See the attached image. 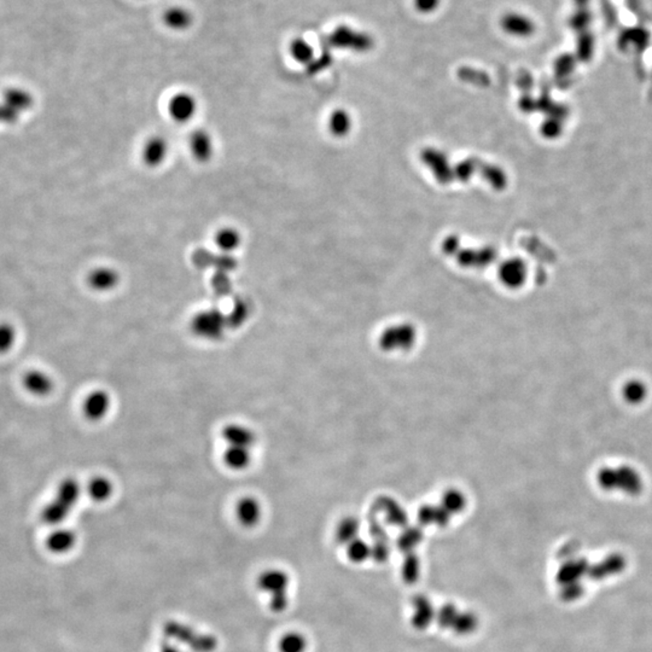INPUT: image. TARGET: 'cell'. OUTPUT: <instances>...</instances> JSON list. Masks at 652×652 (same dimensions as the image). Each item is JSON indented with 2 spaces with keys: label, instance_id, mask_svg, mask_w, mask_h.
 <instances>
[{
  "label": "cell",
  "instance_id": "1",
  "mask_svg": "<svg viewBox=\"0 0 652 652\" xmlns=\"http://www.w3.org/2000/svg\"><path fill=\"white\" fill-rule=\"evenodd\" d=\"M191 331L196 336L207 341H219L228 328L226 314L211 308L196 313L191 320Z\"/></svg>",
  "mask_w": 652,
  "mask_h": 652
},
{
  "label": "cell",
  "instance_id": "2",
  "mask_svg": "<svg viewBox=\"0 0 652 652\" xmlns=\"http://www.w3.org/2000/svg\"><path fill=\"white\" fill-rule=\"evenodd\" d=\"M111 397L103 389H96L85 397L82 412L89 421H99L108 416L111 409Z\"/></svg>",
  "mask_w": 652,
  "mask_h": 652
},
{
  "label": "cell",
  "instance_id": "3",
  "mask_svg": "<svg viewBox=\"0 0 652 652\" xmlns=\"http://www.w3.org/2000/svg\"><path fill=\"white\" fill-rule=\"evenodd\" d=\"M199 109L196 98L189 92H179L170 98L168 114L178 123H187L194 118Z\"/></svg>",
  "mask_w": 652,
  "mask_h": 652
},
{
  "label": "cell",
  "instance_id": "4",
  "mask_svg": "<svg viewBox=\"0 0 652 652\" xmlns=\"http://www.w3.org/2000/svg\"><path fill=\"white\" fill-rule=\"evenodd\" d=\"M331 44L340 48H350L355 50H368L372 46V38L366 33L357 32L354 29L341 26L333 31L330 37Z\"/></svg>",
  "mask_w": 652,
  "mask_h": 652
},
{
  "label": "cell",
  "instance_id": "5",
  "mask_svg": "<svg viewBox=\"0 0 652 652\" xmlns=\"http://www.w3.org/2000/svg\"><path fill=\"white\" fill-rule=\"evenodd\" d=\"M221 438L227 446L250 448L256 443V433L254 430L244 424L230 423L221 430Z\"/></svg>",
  "mask_w": 652,
  "mask_h": 652
},
{
  "label": "cell",
  "instance_id": "6",
  "mask_svg": "<svg viewBox=\"0 0 652 652\" xmlns=\"http://www.w3.org/2000/svg\"><path fill=\"white\" fill-rule=\"evenodd\" d=\"M502 31L511 37L528 38L535 32L534 22L529 17L519 13H507L500 20Z\"/></svg>",
  "mask_w": 652,
  "mask_h": 652
},
{
  "label": "cell",
  "instance_id": "7",
  "mask_svg": "<svg viewBox=\"0 0 652 652\" xmlns=\"http://www.w3.org/2000/svg\"><path fill=\"white\" fill-rule=\"evenodd\" d=\"M170 155V144L161 136H154L146 140L143 146L142 158L146 166H161Z\"/></svg>",
  "mask_w": 652,
  "mask_h": 652
},
{
  "label": "cell",
  "instance_id": "8",
  "mask_svg": "<svg viewBox=\"0 0 652 652\" xmlns=\"http://www.w3.org/2000/svg\"><path fill=\"white\" fill-rule=\"evenodd\" d=\"M191 155L199 162H208L214 154V142L206 130H196L189 140Z\"/></svg>",
  "mask_w": 652,
  "mask_h": 652
},
{
  "label": "cell",
  "instance_id": "9",
  "mask_svg": "<svg viewBox=\"0 0 652 652\" xmlns=\"http://www.w3.org/2000/svg\"><path fill=\"white\" fill-rule=\"evenodd\" d=\"M236 516L245 527H254L261 519L263 507L255 497H243L236 505Z\"/></svg>",
  "mask_w": 652,
  "mask_h": 652
},
{
  "label": "cell",
  "instance_id": "10",
  "mask_svg": "<svg viewBox=\"0 0 652 652\" xmlns=\"http://www.w3.org/2000/svg\"><path fill=\"white\" fill-rule=\"evenodd\" d=\"M120 275L113 267H101L94 270L89 277V283L97 292H111L120 283Z\"/></svg>",
  "mask_w": 652,
  "mask_h": 652
},
{
  "label": "cell",
  "instance_id": "11",
  "mask_svg": "<svg viewBox=\"0 0 652 652\" xmlns=\"http://www.w3.org/2000/svg\"><path fill=\"white\" fill-rule=\"evenodd\" d=\"M251 459L253 457H251L250 448L226 446V448L223 451V462L230 470H245L250 465Z\"/></svg>",
  "mask_w": 652,
  "mask_h": 652
},
{
  "label": "cell",
  "instance_id": "12",
  "mask_svg": "<svg viewBox=\"0 0 652 652\" xmlns=\"http://www.w3.org/2000/svg\"><path fill=\"white\" fill-rule=\"evenodd\" d=\"M23 385L29 393L37 397H46L53 389V382L46 373L41 371H31L23 380Z\"/></svg>",
  "mask_w": 652,
  "mask_h": 652
},
{
  "label": "cell",
  "instance_id": "13",
  "mask_svg": "<svg viewBox=\"0 0 652 652\" xmlns=\"http://www.w3.org/2000/svg\"><path fill=\"white\" fill-rule=\"evenodd\" d=\"M215 244L220 250L225 253H232L237 250L242 243V235L237 228L233 227H223L216 232L214 237Z\"/></svg>",
  "mask_w": 652,
  "mask_h": 652
},
{
  "label": "cell",
  "instance_id": "14",
  "mask_svg": "<svg viewBox=\"0 0 652 652\" xmlns=\"http://www.w3.org/2000/svg\"><path fill=\"white\" fill-rule=\"evenodd\" d=\"M87 493H89V498L94 499V502H106L113 495V482L109 478L104 477V476L94 477L89 482Z\"/></svg>",
  "mask_w": 652,
  "mask_h": 652
},
{
  "label": "cell",
  "instance_id": "15",
  "mask_svg": "<svg viewBox=\"0 0 652 652\" xmlns=\"http://www.w3.org/2000/svg\"><path fill=\"white\" fill-rule=\"evenodd\" d=\"M80 492L82 490H80V486H79L77 480L67 478L65 481H62L61 485L58 487L56 499L58 502H61L62 504H65V507L72 509L79 500Z\"/></svg>",
  "mask_w": 652,
  "mask_h": 652
},
{
  "label": "cell",
  "instance_id": "16",
  "mask_svg": "<svg viewBox=\"0 0 652 652\" xmlns=\"http://www.w3.org/2000/svg\"><path fill=\"white\" fill-rule=\"evenodd\" d=\"M163 20H165L167 27L175 29V31H184V29L190 27L192 16H191V13L187 11V9L172 8L170 10H167L165 16H163Z\"/></svg>",
  "mask_w": 652,
  "mask_h": 652
},
{
  "label": "cell",
  "instance_id": "17",
  "mask_svg": "<svg viewBox=\"0 0 652 652\" xmlns=\"http://www.w3.org/2000/svg\"><path fill=\"white\" fill-rule=\"evenodd\" d=\"M650 41V33L641 27L627 29L620 37V45L622 48H627L628 45H634L636 49L644 50Z\"/></svg>",
  "mask_w": 652,
  "mask_h": 652
},
{
  "label": "cell",
  "instance_id": "18",
  "mask_svg": "<svg viewBox=\"0 0 652 652\" xmlns=\"http://www.w3.org/2000/svg\"><path fill=\"white\" fill-rule=\"evenodd\" d=\"M290 55L296 62L308 65L313 60V49L307 40L302 38H296L290 44Z\"/></svg>",
  "mask_w": 652,
  "mask_h": 652
},
{
  "label": "cell",
  "instance_id": "19",
  "mask_svg": "<svg viewBox=\"0 0 652 652\" xmlns=\"http://www.w3.org/2000/svg\"><path fill=\"white\" fill-rule=\"evenodd\" d=\"M228 328H237L245 323L249 316V307L245 302H237L232 308L231 312L226 314Z\"/></svg>",
  "mask_w": 652,
  "mask_h": 652
},
{
  "label": "cell",
  "instance_id": "20",
  "mask_svg": "<svg viewBox=\"0 0 652 652\" xmlns=\"http://www.w3.org/2000/svg\"><path fill=\"white\" fill-rule=\"evenodd\" d=\"M70 511V507H65V504H62L61 502H58L56 499L55 502H51L50 505L45 507L43 516H44L46 521H49V522L51 523H56L60 522L62 519H65Z\"/></svg>",
  "mask_w": 652,
  "mask_h": 652
},
{
  "label": "cell",
  "instance_id": "21",
  "mask_svg": "<svg viewBox=\"0 0 652 652\" xmlns=\"http://www.w3.org/2000/svg\"><path fill=\"white\" fill-rule=\"evenodd\" d=\"M304 645L306 644H304V638L299 634H294V636H284L280 646L283 652H304Z\"/></svg>",
  "mask_w": 652,
  "mask_h": 652
},
{
  "label": "cell",
  "instance_id": "22",
  "mask_svg": "<svg viewBox=\"0 0 652 652\" xmlns=\"http://www.w3.org/2000/svg\"><path fill=\"white\" fill-rule=\"evenodd\" d=\"M593 45H595V39H593V35H592L591 33H581V37L579 38V45H578L579 56L583 60H586V58L591 56L592 51H593Z\"/></svg>",
  "mask_w": 652,
  "mask_h": 652
},
{
  "label": "cell",
  "instance_id": "23",
  "mask_svg": "<svg viewBox=\"0 0 652 652\" xmlns=\"http://www.w3.org/2000/svg\"><path fill=\"white\" fill-rule=\"evenodd\" d=\"M15 342V333L8 325L0 326V353L8 352Z\"/></svg>",
  "mask_w": 652,
  "mask_h": 652
},
{
  "label": "cell",
  "instance_id": "24",
  "mask_svg": "<svg viewBox=\"0 0 652 652\" xmlns=\"http://www.w3.org/2000/svg\"><path fill=\"white\" fill-rule=\"evenodd\" d=\"M591 18V13L582 9V10L578 11L574 16L571 17L570 26L575 31H585V29L587 28V26L590 25Z\"/></svg>",
  "mask_w": 652,
  "mask_h": 652
},
{
  "label": "cell",
  "instance_id": "25",
  "mask_svg": "<svg viewBox=\"0 0 652 652\" xmlns=\"http://www.w3.org/2000/svg\"><path fill=\"white\" fill-rule=\"evenodd\" d=\"M73 535L68 533V531H61V533H57V534L53 535L51 538V546L55 547V548H60V550H65L67 547H70L73 543Z\"/></svg>",
  "mask_w": 652,
  "mask_h": 652
},
{
  "label": "cell",
  "instance_id": "26",
  "mask_svg": "<svg viewBox=\"0 0 652 652\" xmlns=\"http://www.w3.org/2000/svg\"><path fill=\"white\" fill-rule=\"evenodd\" d=\"M414 4L418 13H431L438 10L441 0H414Z\"/></svg>",
  "mask_w": 652,
  "mask_h": 652
},
{
  "label": "cell",
  "instance_id": "27",
  "mask_svg": "<svg viewBox=\"0 0 652 652\" xmlns=\"http://www.w3.org/2000/svg\"><path fill=\"white\" fill-rule=\"evenodd\" d=\"M349 556L357 562L364 560L366 558V556H368V548L363 543H355L354 546L350 547Z\"/></svg>",
  "mask_w": 652,
  "mask_h": 652
},
{
  "label": "cell",
  "instance_id": "28",
  "mask_svg": "<svg viewBox=\"0 0 652 652\" xmlns=\"http://www.w3.org/2000/svg\"><path fill=\"white\" fill-rule=\"evenodd\" d=\"M587 1L588 0H575L576 5H579V6H585V5L587 4Z\"/></svg>",
  "mask_w": 652,
  "mask_h": 652
}]
</instances>
